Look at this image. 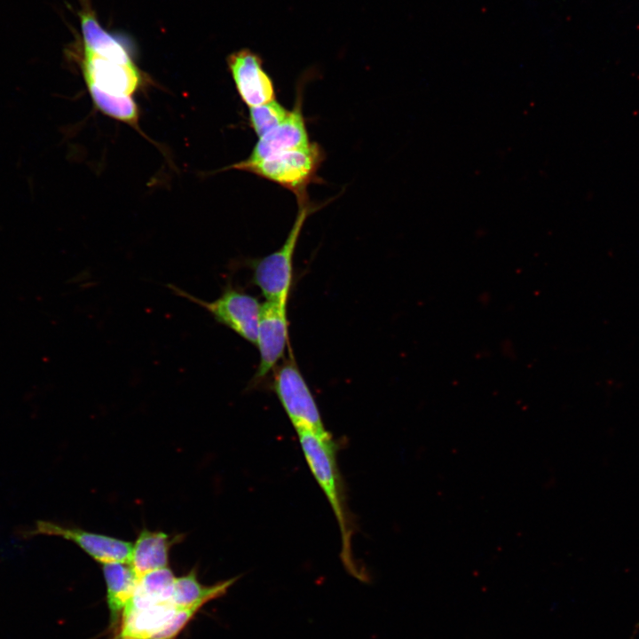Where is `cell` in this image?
I'll list each match as a JSON object with an SVG mask.
<instances>
[{"mask_svg":"<svg viewBox=\"0 0 639 639\" xmlns=\"http://www.w3.org/2000/svg\"><path fill=\"white\" fill-rule=\"evenodd\" d=\"M297 435L306 463L325 493L338 524L342 562L350 573L362 579L351 550L353 525L345 501L333 438H323L308 431H299Z\"/></svg>","mask_w":639,"mask_h":639,"instance_id":"cell-1","label":"cell"},{"mask_svg":"<svg viewBox=\"0 0 639 639\" xmlns=\"http://www.w3.org/2000/svg\"><path fill=\"white\" fill-rule=\"evenodd\" d=\"M325 159V153L317 142L282 152L254 163L239 162L226 169H234L255 174L292 192L298 205L309 201L307 187L320 183L317 172Z\"/></svg>","mask_w":639,"mask_h":639,"instance_id":"cell-2","label":"cell"},{"mask_svg":"<svg viewBox=\"0 0 639 639\" xmlns=\"http://www.w3.org/2000/svg\"><path fill=\"white\" fill-rule=\"evenodd\" d=\"M320 205H298L293 225L280 248L251 263L252 280L265 300L288 302L293 280V257L303 226Z\"/></svg>","mask_w":639,"mask_h":639,"instance_id":"cell-3","label":"cell"},{"mask_svg":"<svg viewBox=\"0 0 639 639\" xmlns=\"http://www.w3.org/2000/svg\"><path fill=\"white\" fill-rule=\"evenodd\" d=\"M272 390L296 432L332 436L325 428L315 398L293 356L275 371Z\"/></svg>","mask_w":639,"mask_h":639,"instance_id":"cell-4","label":"cell"},{"mask_svg":"<svg viewBox=\"0 0 639 639\" xmlns=\"http://www.w3.org/2000/svg\"><path fill=\"white\" fill-rule=\"evenodd\" d=\"M167 287L209 312L214 320L229 327L238 335L256 345L262 304L253 296L226 286L216 300L208 302L173 285Z\"/></svg>","mask_w":639,"mask_h":639,"instance_id":"cell-5","label":"cell"},{"mask_svg":"<svg viewBox=\"0 0 639 639\" xmlns=\"http://www.w3.org/2000/svg\"><path fill=\"white\" fill-rule=\"evenodd\" d=\"M19 533L22 539L43 535L70 540L101 564H130L132 544L108 535L91 532L78 527L65 526L48 520H36L32 526L21 529Z\"/></svg>","mask_w":639,"mask_h":639,"instance_id":"cell-6","label":"cell"},{"mask_svg":"<svg viewBox=\"0 0 639 639\" xmlns=\"http://www.w3.org/2000/svg\"><path fill=\"white\" fill-rule=\"evenodd\" d=\"M287 304L265 300L261 305L256 344L260 359L253 386L260 383L283 357L288 342Z\"/></svg>","mask_w":639,"mask_h":639,"instance_id":"cell-7","label":"cell"},{"mask_svg":"<svg viewBox=\"0 0 639 639\" xmlns=\"http://www.w3.org/2000/svg\"><path fill=\"white\" fill-rule=\"evenodd\" d=\"M227 66L241 100L249 107L276 99L274 84L263 67L262 59L248 49L231 53Z\"/></svg>","mask_w":639,"mask_h":639,"instance_id":"cell-8","label":"cell"},{"mask_svg":"<svg viewBox=\"0 0 639 639\" xmlns=\"http://www.w3.org/2000/svg\"><path fill=\"white\" fill-rule=\"evenodd\" d=\"M82 69L87 86L118 96L132 95L142 84L141 72L133 63H123L83 51Z\"/></svg>","mask_w":639,"mask_h":639,"instance_id":"cell-9","label":"cell"},{"mask_svg":"<svg viewBox=\"0 0 639 639\" xmlns=\"http://www.w3.org/2000/svg\"><path fill=\"white\" fill-rule=\"evenodd\" d=\"M302 91L298 89L294 106L288 117L275 129L259 138L243 163H254L272 155L301 148L311 141L302 107Z\"/></svg>","mask_w":639,"mask_h":639,"instance_id":"cell-10","label":"cell"},{"mask_svg":"<svg viewBox=\"0 0 639 639\" xmlns=\"http://www.w3.org/2000/svg\"><path fill=\"white\" fill-rule=\"evenodd\" d=\"M79 12L83 51L123 63H133L127 46L99 24L91 4L83 0Z\"/></svg>","mask_w":639,"mask_h":639,"instance_id":"cell-11","label":"cell"},{"mask_svg":"<svg viewBox=\"0 0 639 639\" xmlns=\"http://www.w3.org/2000/svg\"><path fill=\"white\" fill-rule=\"evenodd\" d=\"M178 610L172 602L124 609L116 639H150Z\"/></svg>","mask_w":639,"mask_h":639,"instance_id":"cell-12","label":"cell"},{"mask_svg":"<svg viewBox=\"0 0 639 639\" xmlns=\"http://www.w3.org/2000/svg\"><path fill=\"white\" fill-rule=\"evenodd\" d=\"M177 540L163 532L142 530L132 545L130 560L138 577L168 567L170 548Z\"/></svg>","mask_w":639,"mask_h":639,"instance_id":"cell-13","label":"cell"},{"mask_svg":"<svg viewBox=\"0 0 639 639\" xmlns=\"http://www.w3.org/2000/svg\"><path fill=\"white\" fill-rule=\"evenodd\" d=\"M239 577L217 582L212 586H203L197 579L195 570L187 574L176 577L173 587L172 603L177 609H197L204 604L224 596Z\"/></svg>","mask_w":639,"mask_h":639,"instance_id":"cell-14","label":"cell"},{"mask_svg":"<svg viewBox=\"0 0 639 639\" xmlns=\"http://www.w3.org/2000/svg\"><path fill=\"white\" fill-rule=\"evenodd\" d=\"M102 571L106 585V601L111 620L114 623L130 601L138 577L127 563L104 564Z\"/></svg>","mask_w":639,"mask_h":639,"instance_id":"cell-15","label":"cell"},{"mask_svg":"<svg viewBox=\"0 0 639 639\" xmlns=\"http://www.w3.org/2000/svg\"><path fill=\"white\" fill-rule=\"evenodd\" d=\"M176 577L169 567L150 572L138 578L134 594L124 609L143 608L172 602Z\"/></svg>","mask_w":639,"mask_h":639,"instance_id":"cell-16","label":"cell"},{"mask_svg":"<svg viewBox=\"0 0 639 639\" xmlns=\"http://www.w3.org/2000/svg\"><path fill=\"white\" fill-rule=\"evenodd\" d=\"M95 106L105 114L116 120L135 125L138 119L136 103L130 96H118L88 86Z\"/></svg>","mask_w":639,"mask_h":639,"instance_id":"cell-17","label":"cell"},{"mask_svg":"<svg viewBox=\"0 0 639 639\" xmlns=\"http://www.w3.org/2000/svg\"><path fill=\"white\" fill-rule=\"evenodd\" d=\"M288 114L289 110L275 99L265 104L249 107V126L258 138H262L278 127Z\"/></svg>","mask_w":639,"mask_h":639,"instance_id":"cell-18","label":"cell"},{"mask_svg":"<svg viewBox=\"0 0 639 639\" xmlns=\"http://www.w3.org/2000/svg\"><path fill=\"white\" fill-rule=\"evenodd\" d=\"M197 611L178 609L150 639H175Z\"/></svg>","mask_w":639,"mask_h":639,"instance_id":"cell-19","label":"cell"}]
</instances>
